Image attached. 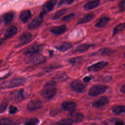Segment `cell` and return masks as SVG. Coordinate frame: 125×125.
<instances>
[{"mask_svg": "<svg viewBox=\"0 0 125 125\" xmlns=\"http://www.w3.org/2000/svg\"><path fill=\"white\" fill-rule=\"evenodd\" d=\"M77 104L74 102L69 101L63 102L61 105L62 108L65 111L73 112L77 107Z\"/></svg>", "mask_w": 125, "mask_h": 125, "instance_id": "cell-11", "label": "cell"}, {"mask_svg": "<svg viewBox=\"0 0 125 125\" xmlns=\"http://www.w3.org/2000/svg\"><path fill=\"white\" fill-rule=\"evenodd\" d=\"M31 16H32V14L31 11L29 10H26L23 11L21 13L20 16V18L21 21L23 23H26L31 18Z\"/></svg>", "mask_w": 125, "mask_h": 125, "instance_id": "cell-16", "label": "cell"}, {"mask_svg": "<svg viewBox=\"0 0 125 125\" xmlns=\"http://www.w3.org/2000/svg\"><path fill=\"white\" fill-rule=\"evenodd\" d=\"M39 122V120L37 118L31 119L28 120L25 123V125H38Z\"/></svg>", "mask_w": 125, "mask_h": 125, "instance_id": "cell-33", "label": "cell"}, {"mask_svg": "<svg viewBox=\"0 0 125 125\" xmlns=\"http://www.w3.org/2000/svg\"><path fill=\"white\" fill-rule=\"evenodd\" d=\"M118 7L120 11H123L125 10V0L121 1L118 4Z\"/></svg>", "mask_w": 125, "mask_h": 125, "instance_id": "cell-36", "label": "cell"}, {"mask_svg": "<svg viewBox=\"0 0 125 125\" xmlns=\"http://www.w3.org/2000/svg\"><path fill=\"white\" fill-rule=\"evenodd\" d=\"M12 98L16 101H20L24 98L23 94V90L20 89L18 91H15L11 94Z\"/></svg>", "mask_w": 125, "mask_h": 125, "instance_id": "cell-15", "label": "cell"}, {"mask_svg": "<svg viewBox=\"0 0 125 125\" xmlns=\"http://www.w3.org/2000/svg\"><path fill=\"white\" fill-rule=\"evenodd\" d=\"M107 64L108 62L106 61H100L89 66L87 69L89 71H98L104 68Z\"/></svg>", "mask_w": 125, "mask_h": 125, "instance_id": "cell-10", "label": "cell"}, {"mask_svg": "<svg viewBox=\"0 0 125 125\" xmlns=\"http://www.w3.org/2000/svg\"><path fill=\"white\" fill-rule=\"evenodd\" d=\"M114 125H124V123L122 121H118L114 124Z\"/></svg>", "mask_w": 125, "mask_h": 125, "instance_id": "cell-41", "label": "cell"}, {"mask_svg": "<svg viewBox=\"0 0 125 125\" xmlns=\"http://www.w3.org/2000/svg\"><path fill=\"white\" fill-rule=\"evenodd\" d=\"M56 2V1L55 0H50L47 1L45 3L44 9L42 11L46 13V12H47V11H51L53 9V7L55 5Z\"/></svg>", "mask_w": 125, "mask_h": 125, "instance_id": "cell-24", "label": "cell"}, {"mask_svg": "<svg viewBox=\"0 0 125 125\" xmlns=\"http://www.w3.org/2000/svg\"><path fill=\"white\" fill-rule=\"evenodd\" d=\"M112 112L116 114H120L122 113H125V106L118 105L114 107Z\"/></svg>", "mask_w": 125, "mask_h": 125, "instance_id": "cell-26", "label": "cell"}, {"mask_svg": "<svg viewBox=\"0 0 125 125\" xmlns=\"http://www.w3.org/2000/svg\"><path fill=\"white\" fill-rule=\"evenodd\" d=\"M14 122L10 118H4L0 119V125H13Z\"/></svg>", "mask_w": 125, "mask_h": 125, "instance_id": "cell-28", "label": "cell"}, {"mask_svg": "<svg viewBox=\"0 0 125 125\" xmlns=\"http://www.w3.org/2000/svg\"><path fill=\"white\" fill-rule=\"evenodd\" d=\"M42 105L41 101L38 100H33L28 102L27 104V109L29 111H34L40 109Z\"/></svg>", "mask_w": 125, "mask_h": 125, "instance_id": "cell-6", "label": "cell"}, {"mask_svg": "<svg viewBox=\"0 0 125 125\" xmlns=\"http://www.w3.org/2000/svg\"><path fill=\"white\" fill-rule=\"evenodd\" d=\"M92 79H93V77H92V76H86V77H85L83 79V81L85 83H88Z\"/></svg>", "mask_w": 125, "mask_h": 125, "instance_id": "cell-38", "label": "cell"}, {"mask_svg": "<svg viewBox=\"0 0 125 125\" xmlns=\"http://www.w3.org/2000/svg\"><path fill=\"white\" fill-rule=\"evenodd\" d=\"M42 47V46L41 45L36 44L25 49L23 53L25 55L30 56L36 55L37 53H38L41 50Z\"/></svg>", "mask_w": 125, "mask_h": 125, "instance_id": "cell-9", "label": "cell"}, {"mask_svg": "<svg viewBox=\"0 0 125 125\" xmlns=\"http://www.w3.org/2000/svg\"><path fill=\"white\" fill-rule=\"evenodd\" d=\"M66 11V9H61V10H60L58 11L55 13L54 16L53 17L52 20H57V19H59V18H60L62 15H63L65 13Z\"/></svg>", "mask_w": 125, "mask_h": 125, "instance_id": "cell-30", "label": "cell"}, {"mask_svg": "<svg viewBox=\"0 0 125 125\" xmlns=\"http://www.w3.org/2000/svg\"><path fill=\"white\" fill-rule=\"evenodd\" d=\"M112 52H113V50L107 47L102 48L99 50L100 54L103 56L109 55L111 53H112Z\"/></svg>", "mask_w": 125, "mask_h": 125, "instance_id": "cell-29", "label": "cell"}, {"mask_svg": "<svg viewBox=\"0 0 125 125\" xmlns=\"http://www.w3.org/2000/svg\"><path fill=\"white\" fill-rule=\"evenodd\" d=\"M8 105V103L7 101H4L2 102L0 104V113H3L6 109Z\"/></svg>", "mask_w": 125, "mask_h": 125, "instance_id": "cell-34", "label": "cell"}, {"mask_svg": "<svg viewBox=\"0 0 125 125\" xmlns=\"http://www.w3.org/2000/svg\"><path fill=\"white\" fill-rule=\"evenodd\" d=\"M125 28V23H121L117 25L113 29V36L116 35L117 33L123 30Z\"/></svg>", "mask_w": 125, "mask_h": 125, "instance_id": "cell-25", "label": "cell"}, {"mask_svg": "<svg viewBox=\"0 0 125 125\" xmlns=\"http://www.w3.org/2000/svg\"><path fill=\"white\" fill-rule=\"evenodd\" d=\"M32 40V35L30 33L26 32L19 37V41L20 42V45H23L29 43Z\"/></svg>", "mask_w": 125, "mask_h": 125, "instance_id": "cell-13", "label": "cell"}, {"mask_svg": "<svg viewBox=\"0 0 125 125\" xmlns=\"http://www.w3.org/2000/svg\"><path fill=\"white\" fill-rule=\"evenodd\" d=\"M25 81L24 78L13 79L8 82L4 83L0 85V89L2 88H12L23 85Z\"/></svg>", "mask_w": 125, "mask_h": 125, "instance_id": "cell-2", "label": "cell"}, {"mask_svg": "<svg viewBox=\"0 0 125 125\" xmlns=\"http://www.w3.org/2000/svg\"><path fill=\"white\" fill-rule=\"evenodd\" d=\"M120 91L123 93H125V84L124 85H123L120 88Z\"/></svg>", "mask_w": 125, "mask_h": 125, "instance_id": "cell-40", "label": "cell"}, {"mask_svg": "<svg viewBox=\"0 0 125 125\" xmlns=\"http://www.w3.org/2000/svg\"><path fill=\"white\" fill-rule=\"evenodd\" d=\"M14 13L12 12H8L5 13L3 16V21L5 23L8 24L10 23L12 21L14 18Z\"/></svg>", "mask_w": 125, "mask_h": 125, "instance_id": "cell-22", "label": "cell"}, {"mask_svg": "<svg viewBox=\"0 0 125 125\" xmlns=\"http://www.w3.org/2000/svg\"><path fill=\"white\" fill-rule=\"evenodd\" d=\"M17 28L15 26H11L8 27L4 33V38H9L15 35L17 33Z\"/></svg>", "mask_w": 125, "mask_h": 125, "instance_id": "cell-14", "label": "cell"}, {"mask_svg": "<svg viewBox=\"0 0 125 125\" xmlns=\"http://www.w3.org/2000/svg\"><path fill=\"white\" fill-rule=\"evenodd\" d=\"M111 79V78L110 77V76H105L103 79V80L104 82H108L109 81H110Z\"/></svg>", "mask_w": 125, "mask_h": 125, "instance_id": "cell-39", "label": "cell"}, {"mask_svg": "<svg viewBox=\"0 0 125 125\" xmlns=\"http://www.w3.org/2000/svg\"><path fill=\"white\" fill-rule=\"evenodd\" d=\"M17 111H18V109L16 106L13 105H11L9 107V112L10 114H15L17 112Z\"/></svg>", "mask_w": 125, "mask_h": 125, "instance_id": "cell-37", "label": "cell"}, {"mask_svg": "<svg viewBox=\"0 0 125 125\" xmlns=\"http://www.w3.org/2000/svg\"><path fill=\"white\" fill-rule=\"evenodd\" d=\"M6 38H1V39H0V46L2 44V43L5 41V40H6Z\"/></svg>", "mask_w": 125, "mask_h": 125, "instance_id": "cell-42", "label": "cell"}, {"mask_svg": "<svg viewBox=\"0 0 125 125\" xmlns=\"http://www.w3.org/2000/svg\"><path fill=\"white\" fill-rule=\"evenodd\" d=\"M107 88L108 87L104 85H94L89 89L88 94L92 97L97 96L105 92Z\"/></svg>", "mask_w": 125, "mask_h": 125, "instance_id": "cell-3", "label": "cell"}, {"mask_svg": "<svg viewBox=\"0 0 125 125\" xmlns=\"http://www.w3.org/2000/svg\"><path fill=\"white\" fill-rule=\"evenodd\" d=\"M100 3V0H96L91 1L85 4L83 6V8L86 10H91L98 6Z\"/></svg>", "mask_w": 125, "mask_h": 125, "instance_id": "cell-18", "label": "cell"}, {"mask_svg": "<svg viewBox=\"0 0 125 125\" xmlns=\"http://www.w3.org/2000/svg\"><path fill=\"white\" fill-rule=\"evenodd\" d=\"M75 17V14L74 13H70L65 16H64L62 18V21H63L68 22L72 20Z\"/></svg>", "mask_w": 125, "mask_h": 125, "instance_id": "cell-31", "label": "cell"}, {"mask_svg": "<svg viewBox=\"0 0 125 125\" xmlns=\"http://www.w3.org/2000/svg\"><path fill=\"white\" fill-rule=\"evenodd\" d=\"M60 67V66L57 64H51L50 65L47 66V67H46L45 68H44V71L45 72H49L50 71H52L53 70L56 69L58 68H59Z\"/></svg>", "mask_w": 125, "mask_h": 125, "instance_id": "cell-32", "label": "cell"}, {"mask_svg": "<svg viewBox=\"0 0 125 125\" xmlns=\"http://www.w3.org/2000/svg\"><path fill=\"white\" fill-rule=\"evenodd\" d=\"M93 44H90L88 43H83L79 46H78L75 49V52L78 53H83L84 52L87 50H88L91 47L93 46Z\"/></svg>", "mask_w": 125, "mask_h": 125, "instance_id": "cell-20", "label": "cell"}, {"mask_svg": "<svg viewBox=\"0 0 125 125\" xmlns=\"http://www.w3.org/2000/svg\"><path fill=\"white\" fill-rule=\"evenodd\" d=\"M82 60V57H77L73 58H72L69 60V62L72 64H76L80 62Z\"/></svg>", "mask_w": 125, "mask_h": 125, "instance_id": "cell-35", "label": "cell"}, {"mask_svg": "<svg viewBox=\"0 0 125 125\" xmlns=\"http://www.w3.org/2000/svg\"><path fill=\"white\" fill-rule=\"evenodd\" d=\"M67 26L65 24H62L59 26H54L50 29V32L56 35H59L63 34L65 32Z\"/></svg>", "mask_w": 125, "mask_h": 125, "instance_id": "cell-12", "label": "cell"}, {"mask_svg": "<svg viewBox=\"0 0 125 125\" xmlns=\"http://www.w3.org/2000/svg\"><path fill=\"white\" fill-rule=\"evenodd\" d=\"M124 66H125V65H124Z\"/></svg>", "mask_w": 125, "mask_h": 125, "instance_id": "cell-45", "label": "cell"}, {"mask_svg": "<svg viewBox=\"0 0 125 125\" xmlns=\"http://www.w3.org/2000/svg\"><path fill=\"white\" fill-rule=\"evenodd\" d=\"M73 123L68 119H63L61 120H60L58 122H57L52 125H71Z\"/></svg>", "mask_w": 125, "mask_h": 125, "instance_id": "cell-27", "label": "cell"}, {"mask_svg": "<svg viewBox=\"0 0 125 125\" xmlns=\"http://www.w3.org/2000/svg\"><path fill=\"white\" fill-rule=\"evenodd\" d=\"M45 61V57L40 54H36L30 56L24 60L25 63L28 64H37L42 63Z\"/></svg>", "mask_w": 125, "mask_h": 125, "instance_id": "cell-4", "label": "cell"}, {"mask_svg": "<svg viewBox=\"0 0 125 125\" xmlns=\"http://www.w3.org/2000/svg\"><path fill=\"white\" fill-rule=\"evenodd\" d=\"M1 62H2V61L1 60H0V65L1 64Z\"/></svg>", "mask_w": 125, "mask_h": 125, "instance_id": "cell-43", "label": "cell"}, {"mask_svg": "<svg viewBox=\"0 0 125 125\" xmlns=\"http://www.w3.org/2000/svg\"><path fill=\"white\" fill-rule=\"evenodd\" d=\"M94 17V15L92 13H89L86 15L82 19H81L78 21L77 24H83L84 23H86L89 21H90Z\"/></svg>", "mask_w": 125, "mask_h": 125, "instance_id": "cell-23", "label": "cell"}, {"mask_svg": "<svg viewBox=\"0 0 125 125\" xmlns=\"http://www.w3.org/2000/svg\"><path fill=\"white\" fill-rule=\"evenodd\" d=\"M124 58H125V52L124 54Z\"/></svg>", "mask_w": 125, "mask_h": 125, "instance_id": "cell-44", "label": "cell"}, {"mask_svg": "<svg viewBox=\"0 0 125 125\" xmlns=\"http://www.w3.org/2000/svg\"><path fill=\"white\" fill-rule=\"evenodd\" d=\"M109 20H110V18L109 17H107L106 16L102 18H101L99 21L95 24V26L98 28L103 27L108 23Z\"/></svg>", "mask_w": 125, "mask_h": 125, "instance_id": "cell-21", "label": "cell"}, {"mask_svg": "<svg viewBox=\"0 0 125 125\" xmlns=\"http://www.w3.org/2000/svg\"><path fill=\"white\" fill-rule=\"evenodd\" d=\"M83 115L80 112H72L68 115V119L72 123H79L83 120Z\"/></svg>", "mask_w": 125, "mask_h": 125, "instance_id": "cell-7", "label": "cell"}, {"mask_svg": "<svg viewBox=\"0 0 125 125\" xmlns=\"http://www.w3.org/2000/svg\"><path fill=\"white\" fill-rule=\"evenodd\" d=\"M71 89L74 92L77 93H83L85 91L86 86L79 80H74L70 84Z\"/></svg>", "mask_w": 125, "mask_h": 125, "instance_id": "cell-5", "label": "cell"}, {"mask_svg": "<svg viewBox=\"0 0 125 125\" xmlns=\"http://www.w3.org/2000/svg\"><path fill=\"white\" fill-rule=\"evenodd\" d=\"M109 102V99L107 97H102L98 100L93 102L92 106L95 108H100L106 105Z\"/></svg>", "mask_w": 125, "mask_h": 125, "instance_id": "cell-8", "label": "cell"}, {"mask_svg": "<svg viewBox=\"0 0 125 125\" xmlns=\"http://www.w3.org/2000/svg\"><path fill=\"white\" fill-rule=\"evenodd\" d=\"M72 47V44L68 42H62L55 46V48L60 51L65 52Z\"/></svg>", "mask_w": 125, "mask_h": 125, "instance_id": "cell-19", "label": "cell"}, {"mask_svg": "<svg viewBox=\"0 0 125 125\" xmlns=\"http://www.w3.org/2000/svg\"><path fill=\"white\" fill-rule=\"evenodd\" d=\"M42 18H37L32 21L28 25V27L30 29H34L39 27L42 22Z\"/></svg>", "mask_w": 125, "mask_h": 125, "instance_id": "cell-17", "label": "cell"}, {"mask_svg": "<svg viewBox=\"0 0 125 125\" xmlns=\"http://www.w3.org/2000/svg\"><path fill=\"white\" fill-rule=\"evenodd\" d=\"M56 83L54 81H49L46 82L41 91V95L46 99L53 98L56 93Z\"/></svg>", "mask_w": 125, "mask_h": 125, "instance_id": "cell-1", "label": "cell"}]
</instances>
